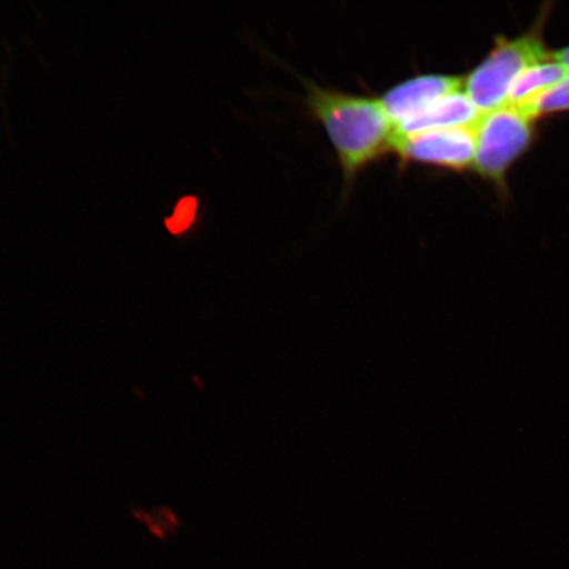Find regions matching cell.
Masks as SVG:
<instances>
[{
    "label": "cell",
    "mask_w": 569,
    "mask_h": 569,
    "mask_svg": "<svg viewBox=\"0 0 569 569\" xmlns=\"http://www.w3.org/2000/svg\"><path fill=\"white\" fill-rule=\"evenodd\" d=\"M306 102L329 134L346 182H352L369 163L393 151L396 128L381 99L345 94L308 83Z\"/></svg>",
    "instance_id": "obj_1"
},
{
    "label": "cell",
    "mask_w": 569,
    "mask_h": 569,
    "mask_svg": "<svg viewBox=\"0 0 569 569\" xmlns=\"http://www.w3.org/2000/svg\"><path fill=\"white\" fill-rule=\"evenodd\" d=\"M542 21L518 38H497L492 51L465 78L467 96L481 113L501 109L525 70L552 59L542 36Z\"/></svg>",
    "instance_id": "obj_2"
},
{
    "label": "cell",
    "mask_w": 569,
    "mask_h": 569,
    "mask_svg": "<svg viewBox=\"0 0 569 569\" xmlns=\"http://www.w3.org/2000/svg\"><path fill=\"white\" fill-rule=\"evenodd\" d=\"M533 134V119L516 106L482 113L476 126V172L505 189L510 168L528 151Z\"/></svg>",
    "instance_id": "obj_3"
},
{
    "label": "cell",
    "mask_w": 569,
    "mask_h": 569,
    "mask_svg": "<svg viewBox=\"0 0 569 569\" xmlns=\"http://www.w3.org/2000/svg\"><path fill=\"white\" fill-rule=\"evenodd\" d=\"M393 151L403 162L462 172L475 162L476 127L395 134Z\"/></svg>",
    "instance_id": "obj_4"
},
{
    "label": "cell",
    "mask_w": 569,
    "mask_h": 569,
    "mask_svg": "<svg viewBox=\"0 0 569 569\" xmlns=\"http://www.w3.org/2000/svg\"><path fill=\"white\" fill-rule=\"evenodd\" d=\"M465 88V77L425 74L398 83L381 98L395 128L419 116L439 99Z\"/></svg>",
    "instance_id": "obj_5"
},
{
    "label": "cell",
    "mask_w": 569,
    "mask_h": 569,
    "mask_svg": "<svg viewBox=\"0 0 569 569\" xmlns=\"http://www.w3.org/2000/svg\"><path fill=\"white\" fill-rule=\"evenodd\" d=\"M481 116L467 92L459 90L439 99L419 116L398 126L396 134H412L445 128H473L478 126Z\"/></svg>",
    "instance_id": "obj_6"
},
{
    "label": "cell",
    "mask_w": 569,
    "mask_h": 569,
    "mask_svg": "<svg viewBox=\"0 0 569 569\" xmlns=\"http://www.w3.org/2000/svg\"><path fill=\"white\" fill-rule=\"evenodd\" d=\"M569 76V70L553 59L525 70L510 90L508 104L523 107L532 103L546 91L557 87Z\"/></svg>",
    "instance_id": "obj_7"
},
{
    "label": "cell",
    "mask_w": 569,
    "mask_h": 569,
    "mask_svg": "<svg viewBox=\"0 0 569 569\" xmlns=\"http://www.w3.org/2000/svg\"><path fill=\"white\" fill-rule=\"evenodd\" d=\"M530 118L536 120L539 117L549 116V113L569 111V76L557 87L545 94L540 96L536 101L528 106L518 107Z\"/></svg>",
    "instance_id": "obj_8"
},
{
    "label": "cell",
    "mask_w": 569,
    "mask_h": 569,
    "mask_svg": "<svg viewBox=\"0 0 569 569\" xmlns=\"http://www.w3.org/2000/svg\"><path fill=\"white\" fill-rule=\"evenodd\" d=\"M197 210V199L193 197L183 198L177 204L174 216L167 220V227L170 232L180 233L188 229L193 222Z\"/></svg>",
    "instance_id": "obj_9"
},
{
    "label": "cell",
    "mask_w": 569,
    "mask_h": 569,
    "mask_svg": "<svg viewBox=\"0 0 569 569\" xmlns=\"http://www.w3.org/2000/svg\"><path fill=\"white\" fill-rule=\"evenodd\" d=\"M552 59L569 70V46L561 48L560 51L552 52Z\"/></svg>",
    "instance_id": "obj_10"
}]
</instances>
